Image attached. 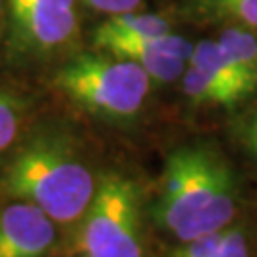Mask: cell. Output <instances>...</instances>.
<instances>
[{
    "mask_svg": "<svg viewBox=\"0 0 257 257\" xmlns=\"http://www.w3.org/2000/svg\"><path fill=\"white\" fill-rule=\"evenodd\" d=\"M217 42L238 65V69L248 76V80L257 88V37L248 27L230 25L219 35Z\"/></svg>",
    "mask_w": 257,
    "mask_h": 257,
    "instance_id": "8fae6325",
    "label": "cell"
},
{
    "mask_svg": "<svg viewBox=\"0 0 257 257\" xmlns=\"http://www.w3.org/2000/svg\"><path fill=\"white\" fill-rule=\"evenodd\" d=\"M2 185L10 196L37 206L57 223L82 217L95 193L86 164L63 138L52 134L29 139L12 158Z\"/></svg>",
    "mask_w": 257,
    "mask_h": 257,
    "instance_id": "7a4b0ae2",
    "label": "cell"
},
{
    "mask_svg": "<svg viewBox=\"0 0 257 257\" xmlns=\"http://www.w3.org/2000/svg\"><path fill=\"white\" fill-rule=\"evenodd\" d=\"M55 86L78 107L105 120H128L138 114L151 88L139 65L110 54H80L55 73Z\"/></svg>",
    "mask_w": 257,
    "mask_h": 257,
    "instance_id": "3957f363",
    "label": "cell"
},
{
    "mask_svg": "<svg viewBox=\"0 0 257 257\" xmlns=\"http://www.w3.org/2000/svg\"><path fill=\"white\" fill-rule=\"evenodd\" d=\"M223 234L225 230H217V232L202 234L198 238L187 240L181 248L175 249L174 257H215L223 242Z\"/></svg>",
    "mask_w": 257,
    "mask_h": 257,
    "instance_id": "4fadbf2b",
    "label": "cell"
},
{
    "mask_svg": "<svg viewBox=\"0 0 257 257\" xmlns=\"http://www.w3.org/2000/svg\"><path fill=\"white\" fill-rule=\"evenodd\" d=\"M189 65H193L200 71L210 73L211 76L219 78L225 84H229L230 88H234L244 97H248L255 92L257 88L248 80V76L238 69V65L229 57V54L221 48V44L211 38L200 40L198 44H194Z\"/></svg>",
    "mask_w": 257,
    "mask_h": 257,
    "instance_id": "52a82bcc",
    "label": "cell"
},
{
    "mask_svg": "<svg viewBox=\"0 0 257 257\" xmlns=\"http://www.w3.org/2000/svg\"><path fill=\"white\" fill-rule=\"evenodd\" d=\"M84 2L95 12L109 14V16L128 14V12H134L141 4V0H84Z\"/></svg>",
    "mask_w": 257,
    "mask_h": 257,
    "instance_id": "9a60e30c",
    "label": "cell"
},
{
    "mask_svg": "<svg viewBox=\"0 0 257 257\" xmlns=\"http://www.w3.org/2000/svg\"><path fill=\"white\" fill-rule=\"evenodd\" d=\"M76 246L82 257H143L141 210L136 183L107 172L84 211Z\"/></svg>",
    "mask_w": 257,
    "mask_h": 257,
    "instance_id": "277c9868",
    "label": "cell"
},
{
    "mask_svg": "<svg viewBox=\"0 0 257 257\" xmlns=\"http://www.w3.org/2000/svg\"><path fill=\"white\" fill-rule=\"evenodd\" d=\"M215 257H248V242L240 229H225L223 242Z\"/></svg>",
    "mask_w": 257,
    "mask_h": 257,
    "instance_id": "5bb4252c",
    "label": "cell"
},
{
    "mask_svg": "<svg viewBox=\"0 0 257 257\" xmlns=\"http://www.w3.org/2000/svg\"><path fill=\"white\" fill-rule=\"evenodd\" d=\"M183 10L196 21L257 29V0H185Z\"/></svg>",
    "mask_w": 257,
    "mask_h": 257,
    "instance_id": "ba28073f",
    "label": "cell"
},
{
    "mask_svg": "<svg viewBox=\"0 0 257 257\" xmlns=\"http://www.w3.org/2000/svg\"><path fill=\"white\" fill-rule=\"evenodd\" d=\"M236 211V181L229 164L202 145L168 156L155 219L181 242L225 230Z\"/></svg>",
    "mask_w": 257,
    "mask_h": 257,
    "instance_id": "6da1fadb",
    "label": "cell"
},
{
    "mask_svg": "<svg viewBox=\"0 0 257 257\" xmlns=\"http://www.w3.org/2000/svg\"><path fill=\"white\" fill-rule=\"evenodd\" d=\"M172 33L170 23L153 14H118L110 16L93 31V40L99 38H151Z\"/></svg>",
    "mask_w": 257,
    "mask_h": 257,
    "instance_id": "30bf717a",
    "label": "cell"
},
{
    "mask_svg": "<svg viewBox=\"0 0 257 257\" xmlns=\"http://www.w3.org/2000/svg\"><path fill=\"white\" fill-rule=\"evenodd\" d=\"M248 139H249L251 149H253V153L257 155V114H255V118H253V122H251V126H249V130H248Z\"/></svg>",
    "mask_w": 257,
    "mask_h": 257,
    "instance_id": "2e32d148",
    "label": "cell"
},
{
    "mask_svg": "<svg viewBox=\"0 0 257 257\" xmlns=\"http://www.w3.org/2000/svg\"><path fill=\"white\" fill-rule=\"evenodd\" d=\"M4 6H6V4H4V0H0V16H2V10H4Z\"/></svg>",
    "mask_w": 257,
    "mask_h": 257,
    "instance_id": "e0dca14e",
    "label": "cell"
},
{
    "mask_svg": "<svg viewBox=\"0 0 257 257\" xmlns=\"http://www.w3.org/2000/svg\"><path fill=\"white\" fill-rule=\"evenodd\" d=\"M55 240L54 221L27 202L0 211V257H40Z\"/></svg>",
    "mask_w": 257,
    "mask_h": 257,
    "instance_id": "8992f818",
    "label": "cell"
},
{
    "mask_svg": "<svg viewBox=\"0 0 257 257\" xmlns=\"http://www.w3.org/2000/svg\"><path fill=\"white\" fill-rule=\"evenodd\" d=\"M181 86L189 99L198 105H213V107H234L242 99H246L242 93L223 80L211 76L206 71H200L193 65L187 63L181 74Z\"/></svg>",
    "mask_w": 257,
    "mask_h": 257,
    "instance_id": "9c48e42d",
    "label": "cell"
},
{
    "mask_svg": "<svg viewBox=\"0 0 257 257\" xmlns=\"http://www.w3.org/2000/svg\"><path fill=\"white\" fill-rule=\"evenodd\" d=\"M23 116V103L0 86V153L16 139Z\"/></svg>",
    "mask_w": 257,
    "mask_h": 257,
    "instance_id": "7c38bea8",
    "label": "cell"
},
{
    "mask_svg": "<svg viewBox=\"0 0 257 257\" xmlns=\"http://www.w3.org/2000/svg\"><path fill=\"white\" fill-rule=\"evenodd\" d=\"M12 44L29 54H52L73 42L78 31L74 0H4Z\"/></svg>",
    "mask_w": 257,
    "mask_h": 257,
    "instance_id": "5b68a950",
    "label": "cell"
}]
</instances>
